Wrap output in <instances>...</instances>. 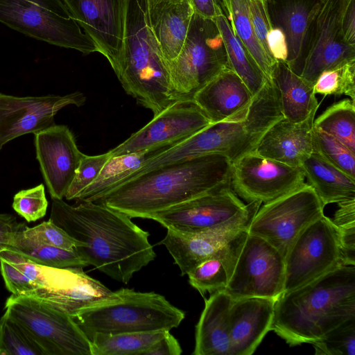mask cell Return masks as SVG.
I'll return each mask as SVG.
<instances>
[{
  "label": "cell",
  "instance_id": "1",
  "mask_svg": "<svg viewBox=\"0 0 355 355\" xmlns=\"http://www.w3.org/2000/svg\"><path fill=\"white\" fill-rule=\"evenodd\" d=\"M82 243L74 250L88 265L127 284L156 257L149 233L126 214L95 202L73 206L52 199L49 218Z\"/></svg>",
  "mask_w": 355,
  "mask_h": 355
},
{
  "label": "cell",
  "instance_id": "2",
  "mask_svg": "<svg viewBox=\"0 0 355 355\" xmlns=\"http://www.w3.org/2000/svg\"><path fill=\"white\" fill-rule=\"evenodd\" d=\"M232 162L209 154L162 166L112 189L95 202L129 217L155 212L230 185Z\"/></svg>",
  "mask_w": 355,
  "mask_h": 355
},
{
  "label": "cell",
  "instance_id": "3",
  "mask_svg": "<svg viewBox=\"0 0 355 355\" xmlns=\"http://www.w3.org/2000/svg\"><path fill=\"white\" fill-rule=\"evenodd\" d=\"M355 318V266H343L275 303L272 330L290 346L311 343Z\"/></svg>",
  "mask_w": 355,
  "mask_h": 355
},
{
  "label": "cell",
  "instance_id": "4",
  "mask_svg": "<svg viewBox=\"0 0 355 355\" xmlns=\"http://www.w3.org/2000/svg\"><path fill=\"white\" fill-rule=\"evenodd\" d=\"M148 0H125L123 45L114 72L125 92L155 116L173 101L169 74L151 31Z\"/></svg>",
  "mask_w": 355,
  "mask_h": 355
},
{
  "label": "cell",
  "instance_id": "5",
  "mask_svg": "<svg viewBox=\"0 0 355 355\" xmlns=\"http://www.w3.org/2000/svg\"><path fill=\"white\" fill-rule=\"evenodd\" d=\"M117 291V300L85 309L73 318L89 339L97 333L170 331L185 318L184 311L155 292Z\"/></svg>",
  "mask_w": 355,
  "mask_h": 355
},
{
  "label": "cell",
  "instance_id": "6",
  "mask_svg": "<svg viewBox=\"0 0 355 355\" xmlns=\"http://www.w3.org/2000/svg\"><path fill=\"white\" fill-rule=\"evenodd\" d=\"M272 123L266 113L252 103L243 118L211 123L190 137L165 148L146 160L138 169L154 168L209 154H219L232 163L254 150Z\"/></svg>",
  "mask_w": 355,
  "mask_h": 355
},
{
  "label": "cell",
  "instance_id": "7",
  "mask_svg": "<svg viewBox=\"0 0 355 355\" xmlns=\"http://www.w3.org/2000/svg\"><path fill=\"white\" fill-rule=\"evenodd\" d=\"M167 67L173 101L192 100L200 89L229 67L215 21L194 13L182 50Z\"/></svg>",
  "mask_w": 355,
  "mask_h": 355
},
{
  "label": "cell",
  "instance_id": "8",
  "mask_svg": "<svg viewBox=\"0 0 355 355\" xmlns=\"http://www.w3.org/2000/svg\"><path fill=\"white\" fill-rule=\"evenodd\" d=\"M0 22L53 45L84 54L99 52L62 0H0Z\"/></svg>",
  "mask_w": 355,
  "mask_h": 355
},
{
  "label": "cell",
  "instance_id": "9",
  "mask_svg": "<svg viewBox=\"0 0 355 355\" xmlns=\"http://www.w3.org/2000/svg\"><path fill=\"white\" fill-rule=\"evenodd\" d=\"M5 309L45 355H92L90 339L70 315L31 296L11 295Z\"/></svg>",
  "mask_w": 355,
  "mask_h": 355
},
{
  "label": "cell",
  "instance_id": "10",
  "mask_svg": "<svg viewBox=\"0 0 355 355\" xmlns=\"http://www.w3.org/2000/svg\"><path fill=\"white\" fill-rule=\"evenodd\" d=\"M260 206V203L256 205L248 214L216 229L196 233L167 230L160 244L166 247L181 275H187L209 259L216 258L224 263L230 278Z\"/></svg>",
  "mask_w": 355,
  "mask_h": 355
},
{
  "label": "cell",
  "instance_id": "11",
  "mask_svg": "<svg viewBox=\"0 0 355 355\" xmlns=\"http://www.w3.org/2000/svg\"><path fill=\"white\" fill-rule=\"evenodd\" d=\"M324 207L313 187L305 182L259 207L248 233L267 241L285 258L300 234L324 215Z\"/></svg>",
  "mask_w": 355,
  "mask_h": 355
},
{
  "label": "cell",
  "instance_id": "12",
  "mask_svg": "<svg viewBox=\"0 0 355 355\" xmlns=\"http://www.w3.org/2000/svg\"><path fill=\"white\" fill-rule=\"evenodd\" d=\"M343 266L338 232L324 214L300 234L285 257L284 293Z\"/></svg>",
  "mask_w": 355,
  "mask_h": 355
},
{
  "label": "cell",
  "instance_id": "13",
  "mask_svg": "<svg viewBox=\"0 0 355 355\" xmlns=\"http://www.w3.org/2000/svg\"><path fill=\"white\" fill-rule=\"evenodd\" d=\"M224 291L233 300L276 301L285 291V258L267 241L248 234Z\"/></svg>",
  "mask_w": 355,
  "mask_h": 355
},
{
  "label": "cell",
  "instance_id": "14",
  "mask_svg": "<svg viewBox=\"0 0 355 355\" xmlns=\"http://www.w3.org/2000/svg\"><path fill=\"white\" fill-rule=\"evenodd\" d=\"M259 202L245 205L230 185L150 214L167 230L196 233L220 227L248 214Z\"/></svg>",
  "mask_w": 355,
  "mask_h": 355
},
{
  "label": "cell",
  "instance_id": "15",
  "mask_svg": "<svg viewBox=\"0 0 355 355\" xmlns=\"http://www.w3.org/2000/svg\"><path fill=\"white\" fill-rule=\"evenodd\" d=\"M351 0H326L309 30L300 76L313 85L324 71L355 60V46L344 40L342 23Z\"/></svg>",
  "mask_w": 355,
  "mask_h": 355
},
{
  "label": "cell",
  "instance_id": "16",
  "mask_svg": "<svg viewBox=\"0 0 355 355\" xmlns=\"http://www.w3.org/2000/svg\"><path fill=\"white\" fill-rule=\"evenodd\" d=\"M305 183L298 166L250 152L232 163L230 185L248 203L268 202L288 193Z\"/></svg>",
  "mask_w": 355,
  "mask_h": 355
},
{
  "label": "cell",
  "instance_id": "17",
  "mask_svg": "<svg viewBox=\"0 0 355 355\" xmlns=\"http://www.w3.org/2000/svg\"><path fill=\"white\" fill-rule=\"evenodd\" d=\"M211 123L210 119L192 100L176 101L108 153L111 157L171 146L190 137Z\"/></svg>",
  "mask_w": 355,
  "mask_h": 355
},
{
  "label": "cell",
  "instance_id": "18",
  "mask_svg": "<svg viewBox=\"0 0 355 355\" xmlns=\"http://www.w3.org/2000/svg\"><path fill=\"white\" fill-rule=\"evenodd\" d=\"M85 96L76 92L64 96L19 97L0 93V150L21 135H34L54 125V116L65 106L83 105Z\"/></svg>",
  "mask_w": 355,
  "mask_h": 355
},
{
  "label": "cell",
  "instance_id": "19",
  "mask_svg": "<svg viewBox=\"0 0 355 355\" xmlns=\"http://www.w3.org/2000/svg\"><path fill=\"white\" fill-rule=\"evenodd\" d=\"M115 72L123 45L125 0H62Z\"/></svg>",
  "mask_w": 355,
  "mask_h": 355
},
{
  "label": "cell",
  "instance_id": "20",
  "mask_svg": "<svg viewBox=\"0 0 355 355\" xmlns=\"http://www.w3.org/2000/svg\"><path fill=\"white\" fill-rule=\"evenodd\" d=\"M36 157L52 199H62L75 178L83 153L67 126L53 125L35 134Z\"/></svg>",
  "mask_w": 355,
  "mask_h": 355
},
{
  "label": "cell",
  "instance_id": "21",
  "mask_svg": "<svg viewBox=\"0 0 355 355\" xmlns=\"http://www.w3.org/2000/svg\"><path fill=\"white\" fill-rule=\"evenodd\" d=\"M265 3L272 28L279 29L286 38L285 63L300 76L309 30L323 3L320 0H265Z\"/></svg>",
  "mask_w": 355,
  "mask_h": 355
},
{
  "label": "cell",
  "instance_id": "22",
  "mask_svg": "<svg viewBox=\"0 0 355 355\" xmlns=\"http://www.w3.org/2000/svg\"><path fill=\"white\" fill-rule=\"evenodd\" d=\"M252 98L244 82L227 67L200 89L192 101L215 123L243 118Z\"/></svg>",
  "mask_w": 355,
  "mask_h": 355
},
{
  "label": "cell",
  "instance_id": "23",
  "mask_svg": "<svg viewBox=\"0 0 355 355\" xmlns=\"http://www.w3.org/2000/svg\"><path fill=\"white\" fill-rule=\"evenodd\" d=\"M275 300L248 297L233 300L230 310L231 355H251L272 330Z\"/></svg>",
  "mask_w": 355,
  "mask_h": 355
},
{
  "label": "cell",
  "instance_id": "24",
  "mask_svg": "<svg viewBox=\"0 0 355 355\" xmlns=\"http://www.w3.org/2000/svg\"><path fill=\"white\" fill-rule=\"evenodd\" d=\"M149 24L165 63L180 53L194 14L189 0H148Z\"/></svg>",
  "mask_w": 355,
  "mask_h": 355
},
{
  "label": "cell",
  "instance_id": "25",
  "mask_svg": "<svg viewBox=\"0 0 355 355\" xmlns=\"http://www.w3.org/2000/svg\"><path fill=\"white\" fill-rule=\"evenodd\" d=\"M313 120L295 123L282 119L263 135L254 151L263 157L300 167L313 152Z\"/></svg>",
  "mask_w": 355,
  "mask_h": 355
},
{
  "label": "cell",
  "instance_id": "26",
  "mask_svg": "<svg viewBox=\"0 0 355 355\" xmlns=\"http://www.w3.org/2000/svg\"><path fill=\"white\" fill-rule=\"evenodd\" d=\"M233 300L224 290L205 299L196 326L193 355H231L230 310Z\"/></svg>",
  "mask_w": 355,
  "mask_h": 355
},
{
  "label": "cell",
  "instance_id": "27",
  "mask_svg": "<svg viewBox=\"0 0 355 355\" xmlns=\"http://www.w3.org/2000/svg\"><path fill=\"white\" fill-rule=\"evenodd\" d=\"M271 80L284 119L298 123L315 118L319 104L313 85L281 61L276 62Z\"/></svg>",
  "mask_w": 355,
  "mask_h": 355
},
{
  "label": "cell",
  "instance_id": "28",
  "mask_svg": "<svg viewBox=\"0 0 355 355\" xmlns=\"http://www.w3.org/2000/svg\"><path fill=\"white\" fill-rule=\"evenodd\" d=\"M324 206L355 198V180L313 151L300 165Z\"/></svg>",
  "mask_w": 355,
  "mask_h": 355
},
{
  "label": "cell",
  "instance_id": "29",
  "mask_svg": "<svg viewBox=\"0 0 355 355\" xmlns=\"http://www.w3.org/2000/svg\"><path fill=\"white\" fill-rule=\"evenodd\" d=\"M0 258L12 262L31 280L35 288L33 293L67 291L94 279L87 275L83 268H59L42 266L25 260L8 250L0 252Z\"/></svg>",
  "mask_w": 355,
  "mask_h": 355
},
{
  "label": "cell",
  "instance_id": "30",
  "mask_svg": "<svg viewBox=\"0 0 355 355\" xmlns=\"http://www.w3.org/2000/svg\"><path fill=\"white\" fill-rule=\"evenodd\" d=\"M224 42L228 67L244 82L255 95L267 81L254 58L236 37L229 19L220 14L214 20Z\"/></svg>",
  "mask_w": 355,
  "mask_h": 355
},
{
  "label": "cell",
  "instance_id": "31",
  "mask_svg": "<svg viewBox=\"0 0 355 355\" xmlns=\"http://www.w3.org/2000/svg\"><path fill=\"white\" fill-rule=\"evenodd\" d=\"M164 148L110 157L96 180L85 189L76 200L80 202H95Z\"/></svg>",
  "mask_w": 355,
  "mask_h": 355
},
{
  "label": "cell",
  "instance_id": "32",
  "mask_svg": "<svg viewBox=\"0 0 355 355\" xmlns=\"http://www.w3.org/2000/svg\"><path fill=\"white\" fill-rule=\"evenodd\" d=\"M22 230L12 235L6 250L16 253L25 260L45 266L59 268L89 266L75 250L34 242L23 235Z\"/></svg>",
  "mask_w": 355,
  "mask_h": 355
},
{
  "label": "cell",
  "instance_id": "33",
  "mask_svg": "<svg viewBox=\"0 0 355 355\" xmlns=\"http://www.w3.org/2000/svg\"><path fill=\"white\" fill-rule=\"evenodd\" d=\"M229 20L234 33L254 58L267 80H271L277 61L263 49L252 24L248 0H227Z\"/></svg>",
  "mask_w": 355,
  "mask_h": 355
},
{
  "label": "cell",
  "instance_id": "34",
  "mask_svg": "<svg viewBox=\"0 0 355 355\" xmlns=\"http://www.w3.org/2000/svg\"><path fill=\"white\" fill-rule=\"evenodd\" d=\"M166 331L94 334L90 338L92 355L142 354L155 345Z\"/></svg>",
  "mask_w": 355,
  "mask_h": 355
},
{
  "label": "cell",
  "instance_id": "35",
  "mask_svg": "<svg viewBox=\"0 0 355 355\" xmlns=\"http://www.w3.org/2000/svg\"><path fill=\"white\" fill-rule=\"evenodd\" d=\"M313 128L336 138L355 153V101L345 98L313 120Z\"/></svg>",
  "mask_w": 355,
  "mask_h": 355
},
{
  "label": "cell",
  "instance_id": "36",
  "mask_svg": "<svg viewBox=\"0 0 355 355\" xmlns=\"http://www.w3.org/2000/svg\"><path fill=\"white\" fill-rule=\"evenodd\" d=\"M355 60L322 71L313 85L314 93L349 96L355 101Z\"/></svg>",
  "mask_w": 355,
  "mask_h": 355
},
{
  "label": "cell",
  "instance_id": "37",
  "mask_svg": "<svg viewBox=\"0 0 355 355\" xmlns=\"http://www.w3.org/2000/svg\"><path fill=\"white\" fill-rule=\"evenodd\" d=\"M313 151L355 180V153L336 138L313 128Z\"/></svg>",
  "mask_w": 355,
  "mask_h": 355
},
{
  "label": "cell",
  "instance_id": "38",
  "mask_svg": "<svg viewBox=\"0 0 355 355\" xmlns=\"http://www.w3.org/2000/svg\"><path fill=\"white\" fill-rule=\"evenodd\" d=\"M0 355H45L42 348L6 313L0 319Z\"/></svg>",
  "mask_w": 355,
  "mask_h": 355
},
{
  "label": "cell",
  "instance_id": "39",
  "mask_svg": "<svg viewBox=\"0 0 355 355\" xmlns=\"http://www.w3.org/2000/svg\"><path fill=\"white\" fill-rule=\"evenodd\" d=\"M187 275L189 284L202 296L225 290L230 279L224 263L216 258L202 262Z\"/></svg>",
  "mask_w": 355,
  "mask_h": 355
},
{
  "label": "cell",
  "instance_id": "40",
  "mask_svg": "<svg viewBox=\"0 0 355 355\" xmlns=\"http://www.w3.org/2000/svg\"><path fill=\"white\" fill-rule=\"evenodd\" d=\"M311 344L315 355H354L355 318L345 321Z\"/></svg>",
  "mask_w": 355,
  "mask_h": 355
},
{
  "label": "cell",
  "instance_id": "41",
  "mask_svg": "<svg viewBox=\"0 0 355 355\" xmlns=\"http://www.w3.org/2000/svg\"><path fill=\"white\" fill-rule=\"evenodd\" d=\"M47 207L48 201L43 184L19 191L13 198L12 208L27 222H34L43 218Z\"/></svg>",
  "mask_w": 355,
  "mask_h": 355
},
{
  "label": "cell",
  "instance_id": "42",
  "mask_svg": "<svg viewBox=\"0 0 355 355\" xmlns=\"http://www.w3.org/2000/svg\"><path fill=\"white\" fill-rule=\"evenodd\" d=\"M22 234L34 242L67 250H74L82 245V243L74 239L50 219L33 227L26 226Z\"/></svg>",
  "mask_w": 355,
  "mask_h": 355
},
{
  "label": "cell",
  "instance_id": "43",
  "mask_svg": "<svg viewBox=\"0 0 355 355\" xmlns=\"http://www.w3.org/2000/svg\"><path fill=\"white\" fill-rule=\"evenodd\" d=\"M110 157L108 152L92 156L83 154L76 175L64 196L65 198L68 200L76 199L78 196L96 180Z\"/></svg>",
  "mask_w": 355,
  "mask_h": 355
},
{
  "label": "cell",
  "instance_id": "44",
  "mask_svg": "<svg viewBox=\"0 0 355 355\" xmlns=\"http://www.w3.org/2000/svg\"><path fill=\"white\" fill-rule=\"evenodd\" d=\"M0 268L8 290L15 296H29L35 291L31 280L9 260L0 258Z\"/></svg>",
  "mask_w": 355,
  "mask_h": 355
},
{
  "label": "cell",
  "instance_id": "45",
  "mask_svg": "<svg viewBox=\"0 0 355 355\" xmlns=\"http://www.w3.org/2000/svg\"><path fill=\"white\" fill-rule=\"evenodd\" d=\"M248 2L252 24L257 40L265 52L271 57L268 49L267 37L272 26L265 0H248Z\"/></svg>",
  "mask_w": 355,
  "mask_h": 355
},
{
  "label": "cell",
  "instance_id": "46",
  "mask_svg": "<svg viewBox=\"0 0 355 355\" xmlns=\"http://www.w3.org/2000/svg\"><path fill=\"white\" fill-rule=\"evenodd\" d=\"M337 229L355 226V198L338 202V209L331 219Z\"/></svg>",
  "mask_w": 355,
  "mask_h": 355
},
{
  "label": "cell",
  "instance_id": "47",
  "mask_svg": "<svg viewBox=\"0 0 355 355\" xmlns=\"http://www.w3.org/2000/svg\"><path fill=\"white\" fill-rule=\"evenodd\" d=\"M182 352V347L178 340L166 331L164 335L144 355H180Z\"/></svg>",
  "mask_w": 355,
  "mask_h": 355
},
{
  "label": "cell",
  "instance_id": "48",
  "mask_svg": "<svg viewBox=\"0 0 355 355\" xmlns=\"http://www.w3.org/2000/svg\"><path fill=\"white\" fill-rule=\"evenodd\" d=\"M26 227L12 215L0 214V252L6 250L12 235Z\"/></svg>",
  "mask_w": 355,
  "mask_h": 355
},
{
  "label": "cell",
  "instance_id": "49",
  "mask_svg": "<svg viewBox=\"0 0 355 355\" xmlns=\"http://www.w3.org/2000/svg\"><path fill=\"white\" fill-rule=\"evenodd\" d=\"M342 31L345 41L355 46V0H351L345 11Z\"/></svg>",
  "mask_w": 355,
  "mask_h": 355
},
{
  "label": "cell",
  "instance_id": "50",
  "mask_svg": "<svg viewBox=\"0 0 355 355\" xmlns=\"http://www.w3.org/2000/svg\"><path fill=\"white\" fill-rule=\"evenodd\" d=\"M194 13L208 19L214 21L221 13L216 0H189Z\"/></svg>",
  "mask_w": 355,
  "mask_h": 355
},
{
  "label": "cell",
  "instance_id": "51",
  "mask_svg": "<svg viewBox=\"0 0 355 355\" xmlns=\"http://www.w3.org/2000/svg\"><path fill=\"white\" fill-rule=\"evenodd\" d=\"M216 2L222 10L223 14L228 18L229 15L227 11V0H216Z\"/></svg>",
  "mask_w": 355,
  "mask_h": 355
},
{
  "label": "cell",
  "instance_id": "52",
  "mask_svg": "<svg viewBox=\"0 0 355 355\" xmlns=\"http://www.w3.org/2000/svg\"><path fill=\"white\" fill-rule=\"evenodd\" d=\"M322 3H324L326 0H320Z\"/></svg>",
  "mask_w": 355,
  "mask_h": 355
}]
</instances>
